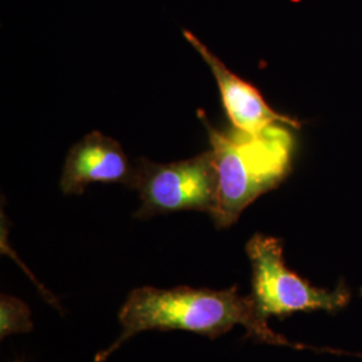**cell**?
Masks as SVG:
<instances>
[{"mask_svg":"<svg viewBox=\"0 0 362 362\" xmlns=\"http://www.w3.org/2000/svg\"><path fill=\"white\" fill-rule=\"evenodd\" d=\"M136 170L116 140L91 132L69 151L61 189L66 194H81L91 182H119L133 188Z\"/></svg>","mask_w":362,"mask_h":362,"instance_id":"8992f818","label":"cell"},{"mask_svg":"<svg viewBox=\"0 0 362 362\" xmlns=\"http://www.w3.org/2000/svg\"><path fill=\"white\" fill-rule=\"evenodd\" d=\"M18 362H21V361H18Z\"/></svg>","mask_w":362,"mask_h":362,"instance_id":"9c48e42d","label":"cell"},{"mask_svg":"<svg viewBox=\"0 0 362 362\" xmlns=\"http://www.w3.org/2000/svg\"><path fill=\"white\" fill-rule=\"evenodd\" d=\"M199 117L208 130L218 180L215 207L209 216L218 228H227L259 196L285 180L291 170L296 141L282 124L252 136L233 127L216 129L203 112Z\"/></svg>","mask_w":362,"mask_h":362,"instance_id":"7a4b0ae2","label":"cell"},{"mask_svg":"<svg viewBox=\"0 0 362 362\" xmlns=\"http://www.w3.org/2000/svg\"><path fill=\"white\" fill-rule=\"evenodd\" d=\"M246 252L252 270L251 297L264 321L272 315L284 320L294 313H337L351 300L344 281L333 290L321 288L290 270L278 238L255 233L247 242Z\"/></svg>","mask_w":362,"mask_h":362,"instance_id":"3957f363","label":"cell"},{"mask_svg":"<svg viewBox=\"0 0 362 362\" xmlns=\"http://www.w3.org/2000/svg\"><path fill=\"white\" fill-rule=\"evenodd\" d=\"M361 297H362V287H361Z\"/></svg>","mask_w":362,"mask_h":362,"instance_id":"ba28073f","label":"cell"},{"mask_svg":"<svg viewBox=\"0 0 362 362\" xmlns=\"http://www.w3.org/2000/svg\"><path fill=\"white\" fill-rule=\"evenodd\" d=\"M34 329L31 311L19 298L3 294L0 298V337L28 333Z\"/></svg>","mask_w":362,"mask_h":362,"instance_id":"52a82bcc","label":"cell"},{"mask_svg":"<svg viewBox=\"0 0 362 362\" xmlns=\"http://www.w3.org/2000/svg\"><path fill=\"white\" fill-rule=\"evenodd\" d=\"M182 34L212 70L219 86L223 106L235 129L255 136L278 124L300 128V122L296 118L275 112L254 85L233 74L192 33L184 30Z\"/></svg>","mask_w":362,"mask_h":362,"instance_id":"5b68a950","label":"cell"},{"mask_svg":"<svg viewBox=\"0 0 362 362\" xmlns=\"http://www.w3.org/2000/svg\"><path fill=\"white\" fill-rule=\"evenodd\" d=\"M136 169L133 189L139 191L141 199L136 219L180 211L211 215L214 211L218 180L211 151L168 164L140 158Z\"/></svg>","mask_w":362,"mask_h":362,"instance_id":"277c9868","label":"cell"},{"mask_svg":"<svg viewBox=\"0 0 362 362\" xmlns=\"http://www.w3.org/2000/svg\"><path fill=\"white\" fill-rule=\"evenodd\" d=\"M122 332L116 341L95 356V362H104L132 337L149 330H184L215 339L233 330L236 325L245 326L247 336L263 344L290 346L293 349L342 353L341 350L314 348L296 344L275 333L260 318L251 296H240L238 287L226 290L194 288L177 286L156 288L144 286L130 291L118 313Z\"/></svg>","mask_w":362,"mask_h":362,"instance_id":"6da1fadb","label":"cell"}]
</instances>
